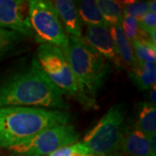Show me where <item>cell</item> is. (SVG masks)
Masks as SVG:
<instances>
[{"mask_svg":"<svg viewBox=\"0 0 156 156\" xmlns=\"http://www.w3.org/2000/svg\"><path fill=\"white\" fill-rule=\"evenodd\" d=\"M31 107L67 109L63 93L50 81L33 58L26 65L0 81V108Z\"/></svg>","mask_w":156,"mask_h":156,"instance_id":"1","label":"cell"},{"mask_svg":"<svg viewBox=\"0 0 156 156\" xmlns=\"http://www.w3.org/2000/svg\"><path fill=\"white\" fill-rule=\"evenodd\" d=\"M65 111L31 107L0 108V147L21 144L47 128L69 124Z\"/></svg>","mask_w":156,"mask_h":156,"instance_id":"2","label":"cell"},{"mask_svg":"<svg viewBox=\"0 0 156 156\" xmlns=\"http://www.w3.org/2000/svg\"><path fill=\"white\" fill-rule=\"evenodd\" d=\"M64 55L81 88L95 100L109 71L108 62L87 44L83 37L71 36H69Z\"/></svg>","mask_w":156,"mask_h":156,"instance_id":"3","label":"cell"},{"mask_svg":"<svg viewBox=\"0 0 156 156\" xmlns=\"http://www.w3.org/2000/svg\"><path fill=\"white\" fill-rule=\"evenodd\" d=\"M36 58L46 76L63 95L74 97L85 108L95 107V100L91 99L81 88L60 48L49 44H41L37 50Z\"/></svg>","mask_w":156,"mask_h":156,"instance_id":"4","label":"cell"},{"mask_svg":"<svg viewBox=\"0 0 156 156\" xmlns=\"http://www.w3.org/2000/svg\"><path fill=\"white\" fill-rule=\"evenodd\" d=\"M125 109L112 106L94 128L84 136L83 143L93 156H106L120 152L122 145Z\"/></svg>","mask_w":156,"mask_h":156,"instance_id":"5","label":"cell"},{"mask_svg":"<svg viewBox=\"0 0 156 156\" xmlns=\"http://www.w3.org/2000/svg\"><path fill=\"white\" fill-rule=\"evenodd\" d=\"M29 19L36 38L42 44L55 45L65 53L69 36L51 1H29Z\"/></svg>","mask_w":156,"mask_h":156,"instance_id":"6","label":"cell"},{"mask_svg":"<svg viewBox=\"0 0 156 156\" xmlns=\"http://www.w3.org/2000/svg\"><path fill=\"white\" fill-rule=\"evenodd\" d=\"M79 137L77 130L71 124L57 125L8 149L21 156H48L62 147L76 143Z\"/></svg>","mask_w":156,"mask_h":156,"instance_id":"7","label":"cell"},{"mask_svg":"<svg viewBox=\"0 0 156 156\" xmlns=\"http://www.w3.org/2000/svg\"><path fill=\"white\" fill-rule=\"evenodd\" d=\"M0 27L23 37H34L35 34L29 19V1L0 0Z\"/></svg>","mask_w":156,"mask_h":156,"instance_id":"8","label":"cell"},{"mask_svg":"<svg viewBox=\"0 0 156 156\" xmlns=\"http://www.w3.org/2000/svg\"><path fill=\"white\" fill-rule=\"evenodd\" d=\"M83 39L87 44L98 52L107 61L111 62L118 69L123 67L108 26H87Z\"/></svg>","mask_w":156,"mask_h":156,"instance_id":"9","label":"cell"},{"mask_svg":"<svg viewBox=\"0 0 156 156\" xmlns=\"http://www.w3.org/2000/svg\"><path fill=\"white\" fill-rule=\"evenodd\" d=\"M52 4L68 36L83 37L82 22L76 3L71 0H56Z\"/></svg>","mask_w":156,"mask_h":156,"instance_id":"10","label":"cell"},{"mask_svg":"<svg viewBox=\"0 0 156 156\" xmlns=\"http://www.w3.org/2000/svg\"><path fill=\"white\" fill-rule=\"evenodd\" d=\"M121 152L124 156H155L151 149L150 138L133 125L124 131Z\"/></svg>","mask_w":156,"mask_h":156,"instance_id":"11","label":"cell"},{"mask_svg":"<svg viewBox=\"0 0 156 156\" xmlns=\"http://www.w3.org/2000/svg\"><path fill=\"white\" fill-rule=\"evenodd\" d=\"M128 73L134 84L141 90H148L155 86V63L137 61L133 67L128 69Z\"/></svg>","mask_w":156,"mask_h":156,"instance_id":"12","label":"cell"},{"mask_svg":"<svg viewBox=\"0 0 156 156\" xmlns=\"http://www.w3.org/2000/svg\"><path fill=\"white\" fill-rule=\"evenodd\" d=\"M134 128L148 138L156 134V108L150 102L142 101L137 107Z\"/></svg>","mask_w":156,"mask_h":156,"instance_id":"13","label":"cell"},{"mask_svg":"<svg viewBox=\"0 0 156 156\" xmlns=\"http://www.w3.org/2000/svg\"><path fill=\"white\" fill-rule=\"evenodd\" d=\"M109 31L115 44V47L122 60L123 67L129 69L138 61L134 56L131 43L125 37L121 24L109 27Z\"/></svg>","mask_w":156,"mask_h":156,"instance_id":"14","label":"cell"},{"mask_svg":"<svg viewBox=\"0 0 156 156\" xmlns=\"http://www.w3.org/2000/svg\"><path fill=\"white\" fill-rule=\"evenodd\" d=\"M77 11L81 22L83 23L86 26H92V25L108 26L102 17V14L99 7L97 6L96 1L94 0L81 1L78 5Z\"/></svg>","mask_w":156,"mask_h":156,"instance_id":"15","label":"cell"},{"mask_svg":"<svg viewBox=\"0 0 156 156\" xmlns=\"http://www.w3.org/2000/svg\"><path fill=\"white\" fill-rule=\"evenodd\" d=\"M96 4L109 27L120 25L122 23L123 12L121 2L114 0H98L96 1Z\"/></svg>","mask_w":156,"mask_h":156,"instance_id":"16","label":"cell"},{"mask_svg":"<svg viewBox=\"0 0 156 156\" xmlns=\"http://www.w3.org/2000/svg\"><path fill=\"white\" fill-rule=\"evenodd\" d=\"M131 45L134 50L136 59L142 62H153L156 61V45L152 40L147 41H137L134 40L131 42Z\"/></svg>","mask_w":156,"mask_h":156,"instance_id":"17","label":"cell"},{"mask_svg":"<svg viewBox=\"0 0 156 156\" xmlns=\"http://www.w3.org/2000/svg\"><path fill=\"white\" fill-rule=\"evenodd\" d=\"M121 26L125 37L130 43L134 40L146 41L151 39L148 34L141 30V29L140 28L139 23L134 17L123 16Z\"/></svg>","mask_w":156,"mask_h":156,"instance_id":"18","label":"cell"},{"mask_svg":"<svg viewBox=\"0 0 156 156\" xmlns=\"http://www.w3.org/2000/svg\"><path fill=\"white\" fill-rule=\"evenodd\" d=\"M23 38L22 35L0 27V58L14 50Z\"/></svg>","mask_w":156,"mask_h":156,"instance_id":"19","label":"cell"},{"mask_svg":"<svg viewBox=\"0 0 156 156\" xmlns=\"http://www.w3.org/2000/svg\"><path fill=\"white\" fill-rule=\"evenodd\" d=\"M122 12L123 16H128L135 18L139 21L141 17L148 11V2L145 1H123Z\"/></svg>","mask_w":156,"mask_h":156,"instance_id":"20","label":"cell"},{"mask_svg":"<svg viewBox=\"0 0 156 156\" xmlns=\"http://www.w3.org/2000/svg\"><path fill=\"white\" fill-rule=\"evenodd\" d=\"M48 156H93L83 142H76L74 144L62 147Z\"/></svg>","mask_w":156,"mask_h":156,"instance_id":"21","label":"cell"},{"mask_svg":"<svg viewBox=\"0 0 156 156\" xmlns=\"http://www.w3.org/2000/svg\"><path fill=\"white\" fill-rule=\"evenodd\" d=\"M140 28L144 32L151 36L154 32L156 31V14L148 11L146 15L140 19Z\"/></svg>","mask_w":156,"mask_h":156,"instance_id":"22","label":"cell"},{"mask_svg":"<svg viewBox=\"0 0 156 156\" xmlns=\"http://www.w3.org/2000/svg\"><path fill=\"white\" fill-rule=\"evenodd\" d=\"M155 90H156V86H154V87H153V88L151 89V92H150V101H151L150 103L152 104V105H154V106H155V103H156Z\"/></svg>","mask_w":156,"mask_h":156,"instance_id":"23","label":"cell"},{"mask_svg":"<svg viewBox=\"0 0 156 156\" xmlns=\"http://www.w3.org/2000/svg\"><path fill=\"white\" fill-rule=\"evenodd\" d=\"M156 1L155 0H153V1H149L148 2V8H149V11L153 12V13H155L156 12Z\"/></svg>","mask_w":156,"mask_h":156,"instance_id":"24","label":"cell"},{"mask_svg":"<svg viewBox=\"0 0 156 156\" xmlns=\"http://www.w3.org/2000/svg\"><path fill=\"white\" fill-rule=\"evenodd\" d=\"M106 156H124V154L120 151V152H116V153H114V154H108V155Z\"/></svg>","mask_w":156,"mask_h":156,"instance_id":"25","label":"cell"}]
</instances>
